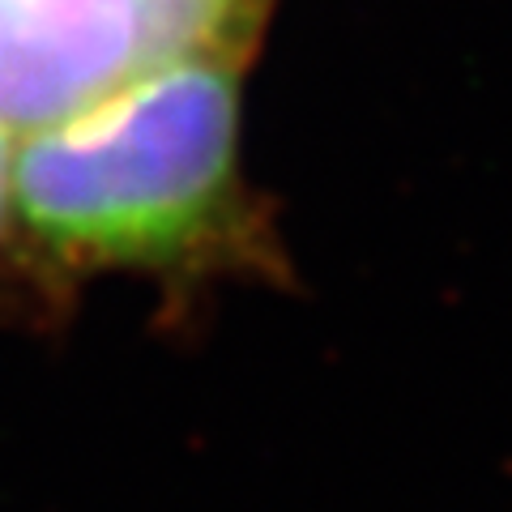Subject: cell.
Returning <instances> with one entry per match:
<instances>
[{
    "label": "cell",
    "mask_w": 512,
    "mask_h": 512,
    "mask_svg": "<svg viewBox=\"0 0 512 512\" xmlns=\"http://www.w3.org/2000/svg\"><path fill=\"white\" fill-rule=\"evenodd\" d=\"M248 56L154 64L107 99L13 141V214L69 286L128 269L163 286L286 282L269 205L239 167V77Z\"/></svg>",
    "instance_id": "1"
},
{
    "label": "cell",
    "mask_w": 512,
    "mask_h": 512,
    "mask_svg": "<svg viewBox=\"0 0 512 512\" xmlns=\"http://www.w3.org/2000/svg\"><path fill=\"white\" fill-rule=\"evenodd\" d=\"M9 163H13V141L0 128V316L43 325V320L64 316L73 291L43 265V256L35 252L18 214H13Z\"/></svg>",
    "instance_id": "2"
}]
</instances>
